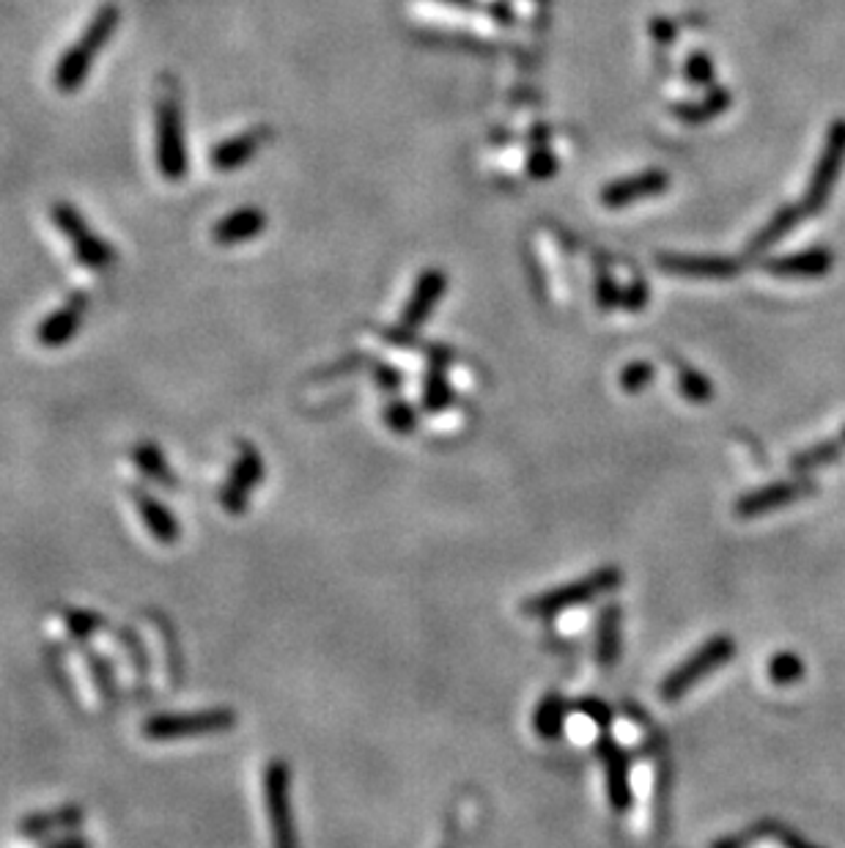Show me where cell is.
<instances>
[{
    "instance_id": "16",
    "label": "cell",
    "mask_w": 845,
    "mask_h": 848,
    "mask_svg": "<svg viewBox=\"0 0 845 848\" xmlns=\"http://www.w3.org/2000/svg\"><path fill=\"white\" fill-rule=\"evenodd\" d=\"M83 662L91 675V684H94L96 695H99L102 706H105L107 711H116V708L121 706V686H118V675H116V668H113V662L105 657V653L96 651V648L91 646H83Z\"/></svg>"
},
{
    "instance_id": "33",
    "label": "cell",
    "mask_w": 845,
    "mask_h": 848,
    "mask_svg": "<svg viewBox=\"0 0 845 848\" xmlns=\"http://www.w3.org/2000/svg\"><path fill=\"white\" fill-rule=\"evenodd\" d=\"M47 662H50V670H52V675H56V684H58V690L63 692V697H67L69 703H74V695H78V692L72 690V681L67 679V668H63V662H61V653H58V648H56V653H52V651L47 653Z\"/></svg>"
},
{
    "instance_id": "34",
    "label": "cell",
    "mask_w": 845,
    "mask_h": 848,
    "mask_svg": "<svg viewBox=\"0 0 845 848\" xmlns=\"http://www.w3.org/2000/svg\"><path fill=\"white\" fill-rule=\"evenodd\" d=\"M45 848H91V840L85 835H80V832H69V835L47 843Z\"/></svg>"
},
{
    "instance_id": "36",
    "label": "cell",
    "mask_w": 845,
    "mask_h": 848,
    "mask_svg": "<svg viewBox=\"0 0 845 848\" xmlns=\"http://www.w3.org/2000/svg\"><path fill=\"white\" fill-rule=\"evenodd\" d=\"M843 439H845V434H843Z\"/></svg>"
},
{
    "instance_id": "30",
    "label": "cell",
    "mask_w": 845,
    "mask_h": 848,
    "mask_svg": "<svg viewBox=\"0 0 845 848\" xmlns=\"http://www.w3.org/2000/svg\"><path fill=\"white\" fill-rule=\"evenodd\" d=\"M385 421H387V426H390L392 432H398V434H409L414 426H418V415L412 412V407L401 404V401H398V404L387 407Z\"/></svg>"
},
{
    "instance_id": "6",
    "label": "cell",
    "mask_w": 845,
    "mask_h": 848,
    "mask_svg": "<svg viewBox=\"0 0 845 848\" xmlns=\"http://www.w3.org/2000/svg\"><path fill=\"white\" fill-rule=\"evenodd\" d=\"M736 657V643L728 635H717L708 643L697 648L689 659H683L676 670L665 679L659 695L665 703H676L686 695L692 686H697L700 681L712 675L714 670H719L723 664H728Z\"/></svg>"
},
{
    "instance_id": "28",
    "label": "cell",
    "mask_w": 845,
    "mask_h": 848,
    "mask_svg": "<svg viewBox=\"0 0 845 848\" xmlns=\"http://www.w3.org/2000/svg\"><path fill=\"white\" fill-rule=\"evenodd\" d=\"M681 393H683V399L694 401V404H703V401L712 399L714 390H712V385H708V379H703L697 372H692V368H683L681 372Z\"/></svg>"
},
{
    "instance_id": "26",
    "label": "cell",
    "mask_w": 845,
    "mask_h": 848,
    "mask_svg": "<svg viewBox=\"0 0 845 848\" xmlns=\"http://www.w3.org/2000/svg\"><path fill=\"white\" fill-rule=\"evenodd\" d=\"M774 272H785V275H818V272L829 270V254H807V256H794V259L783 261V264H772Z\"/></svg>"
},
{
    "instance_id": "3",
    "label": "cell",
    "mask_w": 845,
    "mask_h": 848,
    "mask_svg": "<svg viewBox=\"0 0 845 848\" xmlns=\"http://www.w3.org/2000/svg\"><path fill=\"white\" fill-rule=\"evenodd\" d=\"M118 25V12L113 7H105L99 14H94V20L89 23V28L83 31L80 42L74 47H69L63 52L61 63L56 69V85L63 91V94H72L83 85L85 74H89L91 63L94 58L99 56L102 47L107 45L110 34L116 31Z\"/></svg>"
},
{
    "instance_id": "1",
    "label": "cell",
    "mask_w": 845,
    "mask_h": 848,
    "mask_svg": "<svg viewBox=\"0 0 845 848\" xmlns=\"http://www.w3.org/2000/svg\"><path fill=\"white\" fill-rule=\"evenodd\" d=\"M236 728L234 708H201V711H168L154 714L143 722V737L149 742H176V739L212 737Z\"/></svg>"
},
{
    "instance_id": "25",
    "label": "cell",
    "mask_w": 845,
    "mask_h": 848,
    "mask_svg": "<svg viewBox=\"0 0 845 848\" xmlns=\"http://www.w3.org/2000/svg\"><path fill=\"white\" fill-rule=\"evenodd\" d=\"M801 673H805V664H801V659L796 657V653L783 651L777 653V657H772V662H768V679L777 686L796 684V681L801 679Z\"/></svg>"
},
{
    "instance_id": "2",
    "label": "cell",
    "mask_w": 845,
    "mask_h": 848,
    "mask_svg": "<svg viewBox=\"0 0 845 848\" xmlns=\"http://www.w3.org/2000/svg\"><path fill=\"white\" fill-rule=\"evenodd\" d=\"M623 582L621 568L605 566L590 572L588 577L577 579V582H568L563 588L547 590V593L536 596V599L525 601V615L530 619H554V615L566 613V610L579 608V604H588L596 596L610 593L618 585Z\"/></svg>"
},
{
    "instance_id": "20",
    "label": "cell",
    "mask_w": 845,
    "mask_h": 848,
    "mask_svg": "<svg viewBox=\"0 0 845 848\" xmlns=\"http://www.w3.org/2000/svg\"><path fill=\"white\" fill-rule=\"evenodd\" d=\"M263 228V214L258 209H239L214 225V242L218 245H236V242L253 239Z\"/></svg>"
},
{
    "instance_id": "8",
    "label": "cell",
    "mask_w": 845,
    "mask_h": 848,
    "mask_svg": "<svg viewBox=\"0 0 845 848\" xmlns=\"http://www.w3.org/2000/svg\"><path fill=\"white\" fill-rule=\"evenodd\" d=\"M56 223L61 228V234L67 236V242L74 248L78 259L83 261L85 267L91 270H105V267L113 264V250L107 248L105 242L99 236H94V231L85 225V220L80 217L78 209L72 207H56Z\"/></svg>"
},
{
    "instance_id": "11",
    "label": "cell",
    "mask_w": 845,
    "mask_h": 848,
    "mask_svg": "<svg viewBox=\"0 0 845 848\" xmlns=\"http://www.w3.org/2000/svg\"><path fill=\"white\" fill-rule=\"evenodd\" d=\"M85 824V810L80 804H61L45 813H31L20 821L17 832L25 840H45V837L61 835V832H74Z\"/></svg>"
},
{
    "instance_id": "15",
    "label": "cell",
    "mask_w": 845,
    "mask_h": 848,
    "mask_svg": "<svg viewBox=\"0 0 845 848\" xmlns=\"http://www.w3.org/2000/svg\"><path fill=\"white\" fill-rule=\"evenodd\" d=\"M83 316H85V299L72 297L63 308L52 310V314L42 321L39 330H36V338H39L42 346L61 349L63 343H69L74 335H78L80 325H83Z\"/></svg>"
},
{
    "instance_id": "9",
    "label": "cell",
    "mask_w": 845,
    "mask_h": 848,
    "mask_svg": "<svg viewBox=\"0 0 845 848\" xmlns=\"http://www.w3.org/2000/svg\"><path fill=\"white\" fill-rule=\"evenodd\" d=\"M127 497L132 500L134 511L140 514L143 525H146L149 535L160 546H174L181 539V525L176 514L163 500H157L152 492H146L143 486H127Z\"/></svg>"
},
{
    "instance_id": "19",
    "label": "cell",
    "mask_w": 845,
    "mask_h": 848,
    "mask_svg": "<svg viewBox=\"0 0 845 848\" xmlns=\"http://www.w3.org/2000/svg\"><path fill=\"white\" fill-rule=\"evenodd\" d=\"M621 657V608L607 604L599 615V629H596V662L601 668H612Z\"/></svg>"
},
{
    "instance_id": "24",
    "label": "cell",
    "mask_w": 845,
    "mask_h": 848,
    "mask_svg": "<svg viewBox=\"0 0 845 848\" xmlns=\"http://www.w3.org/2000/svg\"><path fill=\"white\" fill-rule=\"evenodd\" d=\"M439 288H443V281H439L437 275L429 278V281L420 283L418 294H414L412 305H409L407 316H403V325H407V327H414V325H418V321L423 319V316H426L429 310H432V305H434V299H437Z\"/></svg>"
},
{
    "instance_id": "4",
    "label": "cell",
    "mask_w": 845,
    "mask_h": 848,
    "mask_svg": "<svg viewBox=\"0 0 845 848\" xmlns=\"http://www.w3.org/2000/svg\"><path fill=\"white\" fill-rule=\"evenodd\" d=\"M263 804H267L274 848H300L297 821L292 810V769L283 758H272L263 769Z\"/></svg>"
},
{
    "instance_id": "10",
    "label": "cell",
    "mask_w": 845,
    "mask_h": 848,
    "mask_svg": "<svg viewBox=\"0 0 845 848\" xmlns=\"http://www.w3.org/2000/svg\"><path fill=\"white\" fill-rule=\"evenodd\" d=\"M810 492H812L810 483H801V481L768 483V486H763V490H755L750 492V495L741 497V500L736 503V514H739L741 519L763 517V514H772L777 511V508H785L790 506V503L801 500V497L810 495Z\"/></svg>"
},
{
    "instance_id": "35",
    "label": "cell",
    "mask_w": 845,
    "mask_h": 848,
    "mask_svg": "<svg viewBox=\"0 0 845 848\" xmlns=\"http://www.w3.org/2000/svg\"><path fill=\"white\" fill-rule=\"evenodd\" d=\"M714 848H744V837H725Z\"/></svg>"
},
{
    "instance_id": "22",
    "label": "cell",
    "mask_w": 845,
    "mask_h": 848,
    "mask_svg": "<svg viewBox=\"0 0 845 848\" xmlns=\"http://www.w3.org/2000/svg\"><path fill=\"white\" fill-rule=\"evenodd\" d=\"M63 626H67L69 640L83 648L89 646L91 637H96L102 629H107V619L102 613H96V610L69 608L63 610Z\"/></svg>"
},
{
    "instance_id": "14",
    "label": "cell",
    "mask_w": 845,
    "mask_h": 848,
    "mask_svg": "<svg viewBox=\"0 0 845 848\" xmlns=\"http://www.w3.org/2000/svg\"><path fill=\"white\" fill-rule=\"evenodd\" d=\"M599 753L605 758L607 769V797L615 813H629L632 808V786H629V755L618 747L612 739L599 744Z\"/></svg>"
},
{
    "instance_id": "29",
    "label": "cell",
    "mask_w": 845,
    "mask_h": 848,
    "mask_svg": "<svg viewBox=\"0 0 845 848\" xmlns=\"http://www.w3.org/2000/svg\"><path fill=\"white\" fill-rule=\"evenodd\" d=\"M450 399H454V396H450L448 382H445V379L439 377V374H434V377L426 382L423 404H426L432 412H439V410H445V407L450 404Z\"/></svg>"
},
{
    "instance_id": "7",
    "label": "cell",
    "mask_w": 845,
    "mask_h": 848,
    "mask_svg": "<svg viewBox=\"0 0 845 848\" xmlns=\"http://www.w3.org/2000/svg\"><path fill=\"white\" fill-rule=\"evenodd\" d=\"M263 481V459L258 454L256 445L236 443V459L231 464L228 478L220 486V508L231 517H242L250 508L253 492L261 486Z\"/></svg>"
},
{
    "instance_id": "5",
    "label": "cell",
    "mask_w": 845,
    "mask_h": 848,
    "mask_svg": "<svg viewBox=\"0 0 845 848\" xmlns=\"http://www.w3.org/2000/svg\"><path fill=\"white\" fill-rule=\"evenodd\" d=\"M157 163L160 174L168 181L185 179V127H181V105L174 83H165V91L157 99Z\"/></svg>"
},
{
    "instance_id": "17",
    "label": "cell",
    "mask_w": 845,
    "mask_h": 848,
    "mask_svg": "<svg viewBox=\"0 0 845 848\" xmlns=\"http://www.w3.org/2000/svg\"><path fill=\"white\" fill-rule=\"evenodd\" d=\"M132 464L138 467V472L154 481L157 486H165V490H179V478H176L174 467L168 464V456L160 445L154 443H138L132 448Z\"/></svg>"
},
{
    "instance_id": "23",
    "label": "cell",
    "mask_w": 845,
    "mask_h": 848,
    "mask_svg": "<svg viewBox=\"0 0 845 848\" xmlns=\"http://www.w3.org/2000/svg\"><path fill=\"white\" fill-rule=\"evenodd\" d=\"M261 138H263V132H245V136L234 138V141L220 143V146L214 149L212 163L218 165L220 170L239 168L242 163H247V160H250L253 154H256L258 141H261Z\"/></svg>"
},
{
    "instance_id": "27",
    "label": "cell",
    "mask_w": 845,
    "mask_h": 848,
    "mask_svg": "<svg viewBox=\"0 0 845 848\" xmlns=\"http://www.w3.org/2000/svg\"><path fill=\"white\" fill-rule=\"evenodd\" d=\"M837 454H840V448L834 443L815 445V448H810V450H805V454L796 456L794 470L805 475V472H812L815 467H823V464H829V461H834L837 459Z\"/></svg>"
},
{
    "instance_id": "13",
    "label": "cell",
    "mask_w": 845,
    "mask_h": 848,
    "mask_svg": "<svg viewBox=\"0 0 845 848\" xmlns=\"http://www.w3.org/2000/svg\"><path fill=\"white\" fill-rule=\"evenodd\" d=\"M113 640L127 653L138 700H149V697H152V657H149L146 640H143L140 632L132 629V626H116V629H113Z\"/></svg>"
},
{
    "instance_id": "18",
    "label": "cell",
    "mask_w": 845,
    "mask_h": 848,
    "mask_svg": "<svg viewBox=\"0 0 845 848\" xmlns=\"http://www.w3.org/2000/svg\"><path fill=\"white\" fill-rule=\"evenodd\" d=\"M843 157H845V121L843 125L834 127L832 138H829L826 157H823L821 168H818V174H815V181H812V187H810L807 209H815L818 203H823V198H826V192H829V185H832L834 176H837V165Z\"/></svg>"
},
{
    "instance_id": "21",
    "label": "cell",
    "mask_w": 845,
    "mask_h": 848,
    "mask_svg": "<svg viewBox=\"0 0 845 848\" xmlns=\"http://www.w3.org/2000/svg\"><path fill=\"white\" fill-rule=\"evenodd\" d=\"M566 717H568V703L566 697L558 695V692H549L541 703H538L536 714H532V728L541 739L552 742L563 733L566 728Z\"/></svg>"
},
{
    "instance_id": "31",
    "label": "cell",
    "mask_w": 845,
    "mask_h": 848,
    "mask_svg": "<svg viewBox=\"0 0 845 848\" xmlns=\"http://www.w3.org/2000/svg\"><path fill=\"white\" fill-rule=\"evenodd\" d=\"M650 379H654V368H650L648 363H632V366L621 374V385L629 393H639Z\"/></svg>"
},
{
    "instance_id": "32",
    "label": "cell",
    "mask_w": 845,
    "mask_h": 848,
    "mask_svg": "<svg viewBox=\"0 0 845 848\" xmlns=\"http://www.w3.org/2000/svg\"><path fill=\"white\" fill-rule=\"evenodd\" d=\"M577 711H583L585 717L594 719V722L599 725V728H605V731L610 728L612 711L607 703H601V697H585V700L577 703Z\"/></svg>"
},
{
    "instance_id": "12",
    "label": "cell",
    "mask_w": 845,
    "mask_h": 848,
    "mask_svg": "<svg viewBox=\"0 0 845 848\" xmlns=\"http://www.w3.org/2000/svg\"><path fill=\"white\" fill-rule=\"evenodd\" d=\"M143 615H146L149 624L154 626V632H157L160 646H163L165 675H168V686H171V690H181V686H185L187 662H185V646H181L179 629H176V624L168 619V615L163 613V610L149 608Z\"/></svg>"
}]
</instances>
